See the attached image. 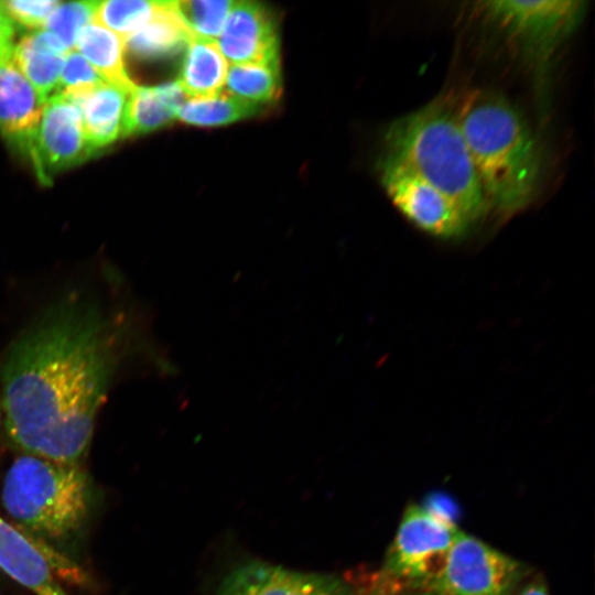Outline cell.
I'll return each mask as SVG.
<instances>
[{
    "label": "cell",
    "instance_id": "16",
    "mask_svg": "<svg viewBox=\"0 0 595 595\" xmlns=\"http://www.w3.org/2000/svg\"><path fill=\"white\" fill-rule=\"evenodd\" d=\"M228 62L215 40L192 36L176 84L187 98L210 97L224 89Z\"/></svg>",
    "mask_w": 595,
    "mask_h": 595
},
{
    "label": "cell",
    "instance_id": "14",
    "mask_svg": "<svg viewBox=\"0 0 595 595\" xmlns=\"http://www.w3.org/2000/svg\"><path fill=\"white\" fill-rule=\"evenodd\" d=\"M0 569L35 595H68L35 543L1 518Z\"/></svg>",
    "mask_w": 595,
    "mask_h": 595
},
{
    "label": "cell",
    "instance_id": "20",
    "mask_svg": "<svg viewBox=\"0 0 595 595\" xmlns=\"http://www.w3.org/2000/svg\"><path fill=\"white\" fill-rule=\"evenodd\" d=\"M225 87L228 94L259 106L277 100L282 90L279 60L231 64Z\"/></svg>",
    "mask_w": 595,
    "mask_h": 595
},
{
    "label": "cell",
    "instance_id": "28",
    "mask_svg": "<svg viewBox=\"0 0 595 595\" xmlns=\"http://www.w3.org/2000/svg\"><path fill=\"white\" fill-rule=\"evenodd\" d=\"M13 24L0 4V61L13 53Z\"/></svg>",
    "mask_w": 595,
    "mask_h": 595
},
{
    "label": "cell",
    "instance_id": "17",
    "mask_svg": "<svg viewBox=\"0 0 595 595\" xmlns=\"http://www.w3.org/2000/svg\"><path fill=\"white\" fill-rule=\"evenodd\" d=\"M185 99L176 82L154 87L137 86L127 101L122 134L145 133L163 127L177 117Z\"/></svg>",
    "mask_w": 595,
    "mask_h": 595
},
{
    "label": "cell",
    "instance_id": "18",
    "mask_svg": "<svg viewBox=\"0 0 595 595\" xmlns=\"http://www.w3.org/2000/svg\"><path fill=\"white\" fill-rule=\"evenodd\" d=\"M192 35L178 18L174 1L161 9L125 40L126 51L139 60H158L185 48Z\"/></svg>",
    "mask_w": 595,
    "mask_h": 595
},
{
    "label": "cell",
    "instance_id": "29",
    "mask_svg": "<svg viewBox=\"0 0 595 595\" xmlns=\"http://www.w3.org/2000/svg\"><path fill=\"white\" fill-rule=\"evenodd\" d=\"M519 595H549V593L542 581H534L526 585Z\"/></svg>",
    "mask_w": 595,
    "mask_h": 595
},
{
    "label": "cell",
    "instance_id": "7",
    "mask_svg": "<svg viewBox=\"0 0 595 595\" xmlns=\"http://www.w3.org/2000/svg\"><path fill=\"white\" fill-rule=\"evenodd\" d=\"M379 176L394 206L421 230L448 239L462 236L470 225L454 202L388 154L380 161Z\"/></svg>",
    "mask_w": 595,
    "mask_h": 595
},
{
    "label": "cell",
    "instance_id": "30",
    "mask_svg": "<svg viewBox=\"0 0 595 595\" xmlns=\"http://www.w3.org/2000/svg\"><path fill=\"white\" fill-rule=\"evenodd\" d=\"M380 595H439L436 593H433L431 591L425 589H411L409 591H401V592H392V593H381Z\"/></svg>",
    "mask_w": 595,
    "mask_h": 595
},
{
    "label": "cell",
    "instance_id": "24",
    "mask_svg": "<svg viewBox=\"0 0 595 595\" xmlns=\"http://www.w3.org/2000/svg\"><path fill=\"white\" fill-rule=\"evenodd\" d=\"M98 1L61 2L47 19L45 31L57 36L68 51L74 50L80 31L94 21Z\"/></svg>",
    "mask_w": 595,
    "mask_h": 595
},
{
    "label": "cell",
    "instance_id": "27",
    "mask_svg": "<svg viewBox=\"0 0 595 595\" xmlns=\"http://www.w3.org/2000/svg\"><path fill=\"white\" fill-rule=\"evenodd\" d=\"M421 507L433 518L445 524L457 527L461 508L454 498L444 493H433L425 497Z\"/></svg>",
    "mask_w": 595,
    "mask_h": 595
},
{
    "label": "cell",
    "instance_id": "15",
    "mask_svg": "<svg viewBox=\"0 0 595 595\" xmlns=\"http://www.w3.org/2000/svg\"><path fill=\"white\" fill-rule=\"evenodd\" d=\"M68 52L57 36L44 30L24 36L13 47L12 57L45 102L47 98L58 93Z\"/></svg>",
    "mask_w": 595,
    "mask_h": 595
},
{
    "label": "cell",
    "instance_id": "19",
    "mask_svg": "<svg viewBox=\"0 0 595 595\" xmlns=\"http://www.w3.org/2000/svg\"><path fill=\"white\" fill-rule=\"evenodd\" d=\"M75 47L105 82L129 91L137 87L126 71L125 40L115 32L93 21L80 31Z\"/></svg>",
    "mask_w": 595,
    "mask_h": 595
},
{
    "label": "cell",
    "instance_id": "10",
    "mask_svg": "<svg viewBox=\"0 0 595 595\" xmlns=\"http://www.w3.org/2000/svg\"><path fill=\"white\" fill-rule=\"evenodd\" d=\"M217 595H354L338 576L304 573L263 562L236 567L220 584Z\"/></svg>",
    "mask_w": 595,
    "mask_h": 595
},
{
    "label": "cell",
    "instance_id": "25",
    "mask_svg": "<svg viewBox=\"0 0 595 595\" xmlns=\"http://www.w3.org/2000/svg\"><path fill=\"white\" fill-rule=\"evenodd\" d=\"M61 3L58 0H8L0 4L10 20L25 28H44L52 12Z\"/></svg>",
    "mask_w": 595,
    "mask_h": 595
},
{
    "label": "cell",
    "instance_id": "1",
    "mask_svg": "<svg viewBox=\"0 0 595 595\" xmlns=\"http://www.w3.org/2000/svg\"><path fill=\"white\" fill-rule=\"evenodd\" d=\"M127 324L71 293L13 342L1 368V423L22 454L80 464L127 339Z\"/></svg>",
    "mask_w": 595,
    "mask_h": 595
},
{
    "label": "cell",
    "instance_id": "11",
    "mask_svg": "<svg viewBox=\"0 0 595 595\" xmlns=\"http://www.w3.org/2000/svg\"><path fill=\"white\" fill-rule=\"evenodd\" d=\"M216 43L231 64L279 60L275 20L256 1H234Z\"/></svg>",
    "mask_w": 595,
    "mask_h": 595
},
{
    "label": "cell",
    "instance_id": "22",
    "mask_svg": "<svg viewBox=\"0 0 595 595\" xmlns=\"http://www.w3.org/2000/svg\"><path fill=\"white\" fill-rule=\"evenodd\" d=\"M162 6L163 1H98L94 21L126 40V37L148 22Z\"/></svg>",
    "mask_w": 595,
    "mask_h": 595
},
{
    "label": "cell",
    "instance_id": "12",
    "mask_svg": "<svg viewBox=\"0 0 595 595\" xmlns=\"http://www.w3.org/2000/svg\"><path fill=\"white\" fill-rule=\"evenodd\" d=\"M44 100L26 79L12 55L0 61V132L26 153L37 129Z\"/></svg>",
    "mask_w": 595,
    "mask_h": 595
},
{
    "label": "cell",
    "instance_id": "21",
    "mask_svg": "<svg viewBox=\"0 0 595 595\" xmlns=\"http://www.w3.org/2000/svg\"><path fill=\"white\" fill-rule=\"evenodd\" d=\"M259 105L237 98L223 90L202 98H186L177 112V119L195 126H219L253 116Z\"/></svg>",
    "mask_w": 595,
    "mask_h": 595
},
{
    "label": "cell",
    "instance_id": "9",
    "mask_svg": "<svg viewBox=\"0 0 595 595\" xmlns=\"http://www.w3.org/2000/svg\"><path fill=\"white\" fill-rule=\"evenodd\" d=\"M580 0H495L484 11L528 47L547 52L566 36L583 15Z\"/></svg>",
    "mask_w": 595,
    "mask_h": 595
},
{
    "label": "cell",
    "instance_id": "5",
    "mask_svg": "<svg viewBox=\"0 0 595 595\" xmlns=\"http://www.w3.org/2000/svg\"><path fill=\"white\" fill-rule=\"evenodd\" d=\"M458 531L421 506H409L385 560L383 576L392 589L388 593L425 589L444 566Z\"/></svg>",
    "mask_w": 595,
    "mask_h": 595
},
{
    "label": "cell",
    "instance_id": "31",
    "mask_svg": "<svg viewBox=\"0 0 595 595\" xmlns=\"http://www.w3.org/2000/svg\"><path fill=\"white\" fill-rule=\"evenodd\" d=\"M0 424H1V413H0Z\"/></svg>",
    "mask_w": 595,
    "mask_h": 595
},
{
    "label": "cell",
    "instance_id": "2",
    "mask_svg": "<svg viewBox=\"0 0 595 595\" xmlns=\"http://www.w3.org/2000/svg\"><path fill=\"white\" fill-rule=\"evenodd\" d=\"M455 111L487 204L505 215L523 209L539 184L541 155L520 113L487 91L470 94Z\"/></svg>",
    "mask_w": 595,
    "mask_h": 595
},
{
    "label": "cell",
    "instance_id": "13",
    "mask_svg": "<svg viewBox=\"0 0 595 595\" xmlns=\"http://www.w3.org/2000/svg\"><path fill=\"white\" fill-rule=\"evenodd\" d=\"M131 91L101 80L58 93L79 110L86 140L95 152L112 143L122 133L125 110Z\"/></svg>",
    "mask_w": 595,
    "mask_h": 595
},
{
    "label": "cell",
    "instance_id": "8",
    "mask_svg": "<svg viewBox=\"0 0 595 595\" xmlns=\"http://www.w3.org/2000/svg\"><path fill=\"white\" fill-rule=\"evenodd\" d=\"M40 181L50 183L58 171L90 156L77 107L63 94L46 99L37 129L26 150Z\"/></svg>",
    "mask_w": 595,
    "mask_h": 595
},
{
    "label": "cell",
    "instance_id": "23",
    "mask_svg": "<svg viewBox=\"0 0 595 595\" xmlns=\"http://www.w3.org/2000/svg\"><path fill=\"white\" fill-rule=\"evenodd\" d=\"M232 3L230 0H182L174 1V9L192 36L215 40L223 31Z\"/></svg>",
    "mask_w": 595,
    "mask_h": 595
},
{
    "label": "cell",
    "instance_id": "6",
    "mask_svg": "<svg viewBox=\"0 0 595 595\" xmlns=\"http://www.w3.org/2000/svg\"><path fill=\"white\" fill-rule=\"evenodd\" d=\"M523 573L520 562L459 530L444 566L425 591L439 595H513Z\"/></svg>",
    "mask_w": 595,
    "mask_h": 595
},
{
    "label": "cell",
    "instance_id": "3",
    "mask_svg": "<svg viewBox=\"0 0 595 595\" xmlns=\"http://www.w3.org/2000/svg\"><path fill=\"white\" fill-rule=\"evenodd\" d=\"M386 153L421 176L472 223L487 209L454 107L433 102L402 116L385 133Z\"/></svg>",
    "mask_w": 595,
    "mask_h": 595
},
{
    "label": "cell",
    "instance_id": "26",
    "mask_svg": "<svg viewBox=\"0 0 595 595\" xmlns=\"http://www.w3.org/2000/svg\"><path fill=\"white\" fill-rule=\"evenodd\" d=\"M104 80L94 67L77 52L69 51L65 57L58 91L80 88Z\"/></svg>",
    "mask_w": 595,
    "mask_h": 595
},
{
    "label": "cell",
    "instance_id": "4",
    "mask_svg": "<svg viewBox=\"0 0 595 595\" xmlns=\"http://www.w3.org/2000/svg\"><path fill=\"white\" fill-rule=\"evenodd\" d=\"M90 497L80 464L22 453L9 466L1 488L7 513L19 526L50 539L68 537L83 526Z\"/></svg>",
    "mask_w": 595,
    "mask_h": 595
}]
</instances>
